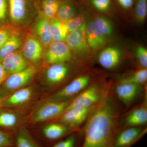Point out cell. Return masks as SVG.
<instances>
[{"label":"cell","instance_id":"13","mask_svg":"<svg viewBox=\"0 0 147 147\" xmlns=\"http://www.w3.org/2000/svg\"><path fill=\"white\" fill-rule=\"evenodd\" d=\"M121 57V51L119 48L116 46H109L100 52L98 61L103 68L109 70L113 69L119 64Z\"/></svg>","mask_w":147,"mask_h":147},{"label":"cell","instance_id":"18","mask_svg":"<svg viewBox=\"0 0 147 147\" xmlns=\"http://www.w3.org/2000/svg\"><path fill=\"white\" fill-rule=\"evenodd\" d=\"M69 72V68L64 63L53 64L47 69L46 79L50 84L57 85L65 80Z\"/></svg>","mask_w":147,"mask_h":147},{"label":"cell","instance_id":"5","mask_svg":"<svg viewBox=\"0 0 147 147\" xmlns=\"http://www.w3.org/2000/svg\"><path fill=\"white\" fill-rule=\"evenodd\" d=\"M96 106L89 108H72L66 110L59 117V122L72 129L80 130L79 127L86 123Z\"/></svg>","mask_w":147,"mask_h":147},{"label":"cell","instance_id":"40","mask_svg":"<svg viewBox=\"0 0 147 147\" xmlns=\"http://www.w3.org/2000/svg\"><path fill=\"white\" fill-rule=\"evenodd\" d=\"M1 83H0V88H1Z\"/></svg>","mask_w":147,"mask_h":147},{"label":"cell","instance_id":"29","mask_svg":"<svg viewBox=\"0 0 147 147\" xmlns=\"http://www.w3.org/2000/svg\"><path fill=\"white\" fill-rule=\"evenodd\" d=\"M60 4L58 0H43L42 7L44 16L49 20L55 18Z\"/></svg>","mask_w":147,"mask_h":147},{"label":"cell","instance_id":"37","mask_svg":"<svg viewBox=\"0 0 147 147\" xmlns=\"http://www.w3.org/2000/svg\"><path fill=\"white\" fill-rule=\"evenodd\" d=\"M123 8L129 9L131 8L134 3V0H117Z\"/></svg>","mask_w":147,"mask_h":147},{"label":"cell","instance_id":"3","mask_svg":"<svg viewBox=\"0 0 147 147\" xmlns=\"http://www.w3.org/2000/svg\"><path fill=\"white\" fill-rule=\"evenodd\" d=\"M92 76L89 74H84L78 76L55 93L49 100L57 101L72 100L92 84Z\"/></svg>","mask_w":147,"mask_h":147},{"label":"cell","instance_id":"11","mask_svg":"<svg viewBox=\"0 0 147 147\" xmlns=\"http://www.w3.org/2000/svg\"><path fill=\"white\" fill-rule=\"evenodd\" d=\"M80 130L72 129L59 122L45 125L41 129L40 134L42 138L46 141L57 142L69 134Z\"/></svg>","mask_w":147,"mask_h":147},{"label":"cell","instance_id":"10","mask_svg":"<svg viewBox=\"0 0 147 147\" xmlns=\"http://www.w3.org/2000/svg\"><path fill=\"white\" fill-rule=\"evenodd\" d=\"M47 47L44 59L47 63H64L71 58V50L64 42L53 41Z\"/></svg>","mask_w":147,"mask_h":147},{"label":"cell","instance_id":"4","mask_svg":"<svg viewBox=\"0 0 147 147\" xmlns=\"http://www.w3.org/2000/svg\"><path fill=\"white\" fill-rule=\"evenodd\" d=\"M71 101L49 100L40 105L35 110L32 117V122L33 123H38L59 117L65 111Z\"/></svg>","mask_w":147,"mask_h":147},{"label":"cell","instance_id":"2","mask_svg":"<svg viewBox=\"0 0 147 147\" xmlns=\"http://www.w3.org/2000/svg\"><path fill=\"white\" fill-rule=\"evenodd\" d=\"M111 88L110 84L106 83H93L71 100L65 111L72 108H89L96 106L112 91Z\"/></svg>","mask_w":147,"mask_h":147},{"label":"cell","instance_id":"33","mask_svg":"<svg viewBox=\"0 0 147 147\" xmlns=\"http://www.w3.org/2000/svg\"><path fill=\"white\" fill-rule=\"evenodd\" d=\"M13 146L12 137L0 129V147Z\"/></svg>","mask_w":147,"mask_h":147},{"label":"cell","instance_id":"39","mask_svg":"<svg viewBox=\"0 0 147 147\" xmlns=\"http://www.w3.org/2000/svg\"><path fill=\"white\" fill-rule=\"evenodd\" d=\"M8 96V95L5 93L0 90V109L2 108V104L3 101L5 99V98L7 97Z\"/></svg>","mask_w":147,"mask_h":147},{"label":"cell","instance_id":"26","mask_svg":"<svg viewBox=\"0 0 147 147\" xmlns=\"http://www.w3.org/2000/svg\"><path fill=\"white\" fill-rule=\"evenodd\" d=\"M19 120L18 116L15 113L0 109V127L10 129L16 126Z\"/></svg>","mask_w":147,"mask_h":147},{"label":"cell","instance_id":"41","mask_svg":"<svg viewBox=\"0 0 147 147\" xmlns=\"http://www.w3.org/2000/svg\"><path fill=\"white\" fill-rule=\"evenodd\" d=\"M13 147V146H12V147Z\"/></svg>","mask_w":147,"mask_h":147},{"label":"cell","instance_id":"16","mask_svg":"<svg viewBox=\"0 0 147 147\" xmlns=\"http://www.w3.org/2000/svg\"><path fill=\"white\" fill-rule=\"evenodd\" d=\"M23 52L26 59L33 62L37 61L42 55L41 43L35 37L30 36L25 40Z\"/></svg>","mask_w":147,"mask_h":147},{"label":"cell","instance_id":"14","mask_svg":"<svg viewBox=\"0 0 147 147\" xmlns=\"http://www.w3.org/2000/svg\"><path fill=\"white\" fill-rule=\"evenodd\" d=\"M1 63L8 75L23 71L28 67L26 58L16 51L7 56Z\"/></svg>","mask_w":147,"mask_h":147},{"label":"cell","instance_id":"15","mask_svg":"<svg viewBox=\"0 0 147 147\" xmlns=\"http://www.w3.org/2000/svg\"><path fill=\"white\" fill-rule=\"evenodd\" d=\"M86 33L90 49L98 50L106 43V38L98 28L93 21L87 22Z\"/></svg>","mask_w":147,"mask_h":147},{"label":"cell","instance_id":"23","mask_svg":"<svg viewBox=\"0 0 147 147\" xmlns=\"http://www.w3.org/2000/svg\"><path fill=\"white\" fill-rule=\"evenodd\" d=\"M21 36L17 34L10 36L2 48L0 49V63L9 55L15 52L21 45Z\"/></svg>","mask_w":147,"mask_h":147},{"label":"cell","instance_id":"20","mask_svg":"<svg viewBox=\"0 0 147 147\" xmlns=\"http://www.w3.org/2000/svg\"><path fill=\"white\" fill-rule=\"evenodd\" d=\"M50 26L52 41L57 42L65 41L69 32L64 22L59 21L55 17L50 20Z\"/></svg>","mask_w":147,"mask_h":147},{"label":"cell","instance_id":"24","mask_svg":"<svg viewBox=\"0 0 147 147\" xmlns=\"http://www.w3.org/2000/svg\"><path fill=\"white\" fill-rule=\"evenodd\" d=\"M76 9L73 4L69 2L60 3L55 18L62 22L68 21L76 16Z\"/></svg>","mask_w":147,"mask_h":147},{"label":"cell","instance_id":"27","mask_svg":"<svg viewBox=\"0 0 147 147\" xmlns=\"http://www.w3.org/2000/svg\"><path fill=\"white\" fill-rule=\"evenodd\" d=\"M147 80V69L141 68L130 76L121 79L119 82L130 83L143 86L146 83Z\"/></svg>","mask_w":147,"mask_h":147},{"label":"cell","instance_id":"28","mask_svg":"<svg viewBox=\"0 0 147 147\" xmlns=\"http://www.w3.org/2000/svg\"><path fill=\"white\" fill-rule=\"evenodd\" d=\"M93 21L106 38L112 36L113 33V25L108 19L103 16H98L96 17Z\"/></svg>","mask_w":147,"mask_h":147},{"label":"cell","instance_id":"34","mask_svg":"<svg viewBox=\"0 0 147 147\" xmlns=\"http://www.w3.org/2000/svg\"><path fill=\"white\" fill-rule=\"evenodd\" d=\"M110 0H91V3L97 10L105 11L108 10L110 5Z\"/></svg>","mask_w":147,"mask_h":147},{"label":"cell","instance_id":"21","mask_svg":"<svg viewBox=\"0 0 147 147\" xmlns=\"http://www.w3.org/2000/svg\"><path fill=\"white\" fill-rule=\"evenodd\" d=\"M8 2L11 20L15 23L23 21L26 12V0H8Z\"/></svg>","mask_w":147,"mask_h":147},{"label":"cell","instance_id":"19","mask_svg":"<svg viewBox=\"0 0 147 147\" xmlns=\"http://www.w3.org/2000/svg\"><path fill=\"white\" fill-rule=\"evenodd\" d=\"M35 31L41 44L47 47L53 41L50 33V20L43 14L40 15L37 21Z\"/></svg>","mask_w":147,"mask_h":147},{"label":"cell","instance_id":"36","mask_svg":"<svg viewBox=\"0 0 147 147\" xmlns=\"http://www.w3.org/2000/svg\"><path fill=\"white\" fill-rule=\"evenodd\" d=\"M10 36L7 31L5 30H0V49L3 47Z\"/></svg>","mask_w":147,"mask_h":147},{"label":"cell","instance_id":"8","mask_svg":"<svg viewBox=\"0 0 147 147\" xmlns=\"http://www.w3.org/2000/svg\"><path fill=\"white\" fill-rule=\"evenodd\" d=\"M86 21L79 28L69 33L65 40L70 50L83 55H88L90 51L86 33Z\"/></svg>","mask_w":147,"mask_h":147},{"label":"cell","instance_id":"30","mask_svg":"<svg viewBox=\"0 0 147 147\" xmlns=\"http://www.w3.org/2000/svg\"><path fill=\"white\" fill-rule=\"evenodd\" d=\"M147 13V0H137L135 8L136 21L139 24L145 22Z\"/></svg>","mask_w":147,"mask_h":147},{"label":"cell","instance_id":"32","mask_svg":"<svg viewBox=\"0 0 147 147\" xmlns=\"http://www.w3.org/2000/svg\"><path fill=\"white\" fill-rule=\"evenodd\" d=\"M136 55L139 65L142 68H147V50L144 46L140 45L136 49Z\"/></svg>","mask_w":147,"mask_h":147},{"label":"cell","instance_id":"25","mask_svg":"<svg viewBox=\"0 0 147 147\" xmlns=\"http://www.w3.org/2000/svg\"><path fill=\"white\" fill-rule=\"evenodd\" d=\"M82 139L80 130L57 141L51 147H81Z\"/></svg>","mask_w":147,"mask_h":147},{"label":"cell","instance_id":"17","mask_svg":"<svg viewBox=\"0 0 147 147\" xmlns=\"http://www.w3.org/2000/svg\"><path fill=\"white\" fill-rule=\"evenodd\" d=\"M32 94L33 91L31 88L19 89L5 98L3 101L2 107H14L23 105L26 103L31 99Z\"/></svg>","mask_w":147,"mask_h":147},{"label":"cell","instance_id":"9","mask_svg":"<svg viewBox=\"0 0 147 147\" xmlns=\"http://www.w3.org/2000/svg\"><path fill=\"white\" fill-rule=\"evenodd\" d=\"M142 86L118 82L114 87V92L116 96L126 107L132 104L143 93Z\"/></svg>","mask_w":147,"mask_h":147},{"label":"cell","instance_id":"1","mask_svg":"<svg viewBox=\"0 0 147 147\" xmlns=\"http://www.w3.org/2000/svg\"><path fill=\"white\" fill-rule=\"evenodd\" d=\"M119 108L111 91L84 123L81 147H113L119 129Z\"/></svg>","mask_w":147,"mask_h":147},{"label":"cell","instance_id":"35","mask_svg":"<svg viewBox=\"0 0 147 147\" xmlns=\"http://www.w3.org/2000/svg\"><path fill=\"white\" fill-rule=\"evenodd\" d=\"M7 0H0V20L5 19L7 12Z\"/></svg>","mask_w":147,"mask_h":147},{"label":"cell","instance_id":"7","mask_svg":"<svg viewBox=\"0 0 147 147\" xmlns=\"http://www.w3.org/2000/svg\"><path fill=\"white\" fill-rule=\"evenodd\" d=\"M36 71L34 67L29 66L23 71L10 74L5 80L1 90L8 95L9 92L21 88L31 80Z\"/></svg>","mask_w":147,"mask_h":147},{"label":"cell","instance_id":"6","mask_svg":"<svg viewBox=\"0 0 147 147\" xmlns=\"http://www.w3.org/2000/svg\"><path fill=\"white\" fill-rule=\"evenodd\" d=\"M145 126L128 127L119 129L114 141L113 147H131L146 135Z\"/></svg>","mask_w":147,"mask_h":147},{"label":"cell","instance_id":"22","mask_svg":"<svg viewBox=\"0 0 147 147\" xmlns=\"http://www.w3.org/2000/svg\"><path fill=\"white\" fill-rule=\"evenodd\" d=\"M12 138L14 147H41L25 129H20Z\"/></svg>","mask_w":147,"mask_h":147},{"label":"cell","instance_id":"12","mask_svg":"<svg viewBox=\"0 0 147 147\" xmlns=\"http://www.w3.org/2000/svg\"><path fill=\"white\" fill-rule=\"evenodd\" d=\"M122 128L128 127L145 126L147 122V95L144 102L125 116Z\"/></svg>","mask_w":147,"mask_h":147},{"label":"cell","instance_id":"38","mask_svg":"<svg viewBox=\"0 0 147 147\" xmlns=\"http://www.w3.org/2000/svg\"><path fill=\"white\" fill-rule=\"evenodd\" d=\"M7 73L5 69L2 64L0 63V83L1 84L4 82L5 80L7 78Z\"/></svg>","mask_w":147,"mask_h":147},{"label":"cell","instance_id":"31","mask_svg":"<svg viewBox=\"0 0 147 147\" xmlns=\"http://www.w3.org/2000/svg\"><path fill=\"white\" fill-rule=\"evenodd\" d=\"M86 21L85 16L80 15L76 16L64 23L67 27L69 33L79 28Z\"/></svg>","mask_w":147,"mask_h":147}]
</instances>
